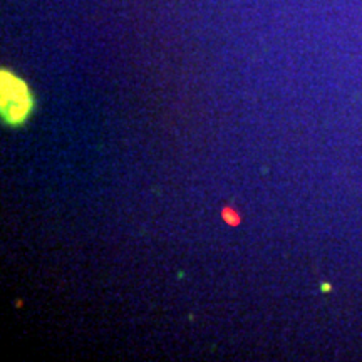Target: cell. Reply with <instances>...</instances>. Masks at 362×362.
<instances>
[{
    "mask_svg": "<svg viewBox=\"0 0 362 362\" xmlns=\"http://www.w3.org/2000/svg\"><path fill=\"white\" fill-rule=\"evenodd\" d=\"M34 99L25 83L2 71V117L7 124L19 126L29 117Z\"/></svg>",
    "mask_w": 362,
    "mask_h": 362,
    "instance_id": "6da1fadb",
    "label": "cell"
},
{
    "mask_svg": "<svg viewBox=\"0 0 362 362\" xmlns=\"http://www.w3.org/2000/svg\"><path fill=\"white\" fill-rule=\"evenodd\" d=\"M221 216H223V220L226 221V223H230V225H238L240 223V218H238L237 211H235L233 208H225L223 214H221Z\"/></svg>",
    "mask_w": 362,
    "mask_h": 362,
    "instance_id": "7a4b0ae2",
    "label": "cell"
}]
</instances>
